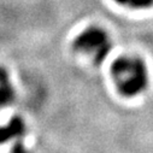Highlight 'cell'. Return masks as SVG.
Masks as SVG:
<instances>
[{"label":"cell","instance_id":"3","mask_svg":"<svg viewBox=\"0 0 153 153\" xmlns=\"http://www.w3.org/2000/svg\"><path fill=\"white\" fill-rule=\"evenodd\" d=\"M13 99V88L10 83L6 70L0 68V106L7 105Z\"/></svg>","mask_w":153,"mask_h":153},{"label":"cell","instance_id":"2","mask_svg":"<svg viewBox=\"0 0 153 153\" xmlns=\"http://www.w3.org/2000/svg\"><path fill=\"white\" fill-rule=\"evenodd\" d=\"M111 40L107 33L98 27H91L81 33L74 41V48L89 57L94 64H101L111 50Z\"/></svg>","mask_w":153,"mask_h":153},{"label":"cell","instance_id":"4","mask_svg":"<svg viewBox=\"0 0 153 153\" xmlns=\"http://www.w3.org/2000/svg\"><path fill=\"white\" fill-rule=\"evenodd\" d=\"M114 1L131 9H147L153 6V0H114Z\"/></svg>","mask_w":153,"mask_h":153},{"label":"cell","instance_id":"1","mask_svg":"<svg viewBox=\"0 0 153 153\" xmlns=\"http://www.w3.org/2000/svg\"><path fill=\"white\" fill-rule=\"evenodd\" d=\"M111 76L118 92L124 97L140 94L148 83L147 69L143 62L135 57H121L113 62Z\"/></svg>","mask_w":153,"mask_h":153}]
</instances>
